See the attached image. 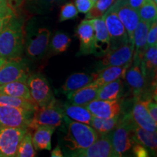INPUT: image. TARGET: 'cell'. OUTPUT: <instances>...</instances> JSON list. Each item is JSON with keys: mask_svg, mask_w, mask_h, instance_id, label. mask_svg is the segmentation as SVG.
I'll return each instance as SVG.
<instances>
[{"mask_svg": "<svg viewBox=\"0 0 157 157\" xmlns=\"http://www.w3.org/2000/svg\"><path fill=\"white\" fill-rule=\"evenodd\" d=\"M96 1H97V0H93V2H94V3H95Z\"/></svg>", "mask_w": 157, "mask_h": 157, "instance_id": "c3c4849f", "label": "cell"}, {"mask_svg": "<svg viewBox=\"0 0 157 157\" xmlns=\"http://www.w3.org/2000/svg\"><path fill=\"white\" fill-rule=\"evenodd\" d=\"M26 1L28 0H7V2L12 9L15 10L21 7ZM29 1H31V0H29Z\"/></svg>", "mask_w": 157, "mask_h": 157, "instance_id": "7bdbcfd3", "label": "cell"}, {"mask_svg": "<svg viewBox=\"0 0 157 157\" xmlns=\"http://www.w3.org/2000/svg\"><path fill=\"white\" fill-rule=\"evenodd\" d=\"M95 77V73H75L68 76L61 87L62 93L67 94L89 85Z\"/></svg>", "mask_w": 157, "mask_h": 157, "instance_id": "603a6c76", "label": "cell"}, {"mask_svg": "<svg viewBox=\"0 0 157 157\" xmlns=\"http://www.w3.org/2000/svg\"><path fill=\"white\" fill-rule=\"evenodd\" d=\"M31 97L37 107L48 105L55 98L46 78L41 74H29L26 82Z\"/></svg>", "mask_w": 157, "mask_h": 157, "instance_id": "5b68a950", "label": "cell"}, {"mask_svg": "<svg viewBox=\"0 0 157 157\" xmlns=\"http://www.w3.org/2000/svg\"><path fill=\"white\" fill-rule=\"evenodd\" d=\"M0 95L21 98L32 101L29 89L26 83L22 82H13L0 85Z\"/></svg>", "mask_w": 157, "mask_h": 157, "instance_id": "83f0119b", "label": "cell"}, {"mask_svg": "<svg viewBox=\"0 0 157 157\" xmlns=\"http://www.w3.org/2000/svg\"><path fill=\"white\" fill-rule=\"evenodd\" d=\"M123 93V83L120 78L103 84L98 88L97 99L119 100Z\"/></svg>", "mask_w": 157, "mask_h": 157, "instance_id": "4316f807", "label": "cell"}, {"mask_svg": "<svg viewBox=\"0 0 157 157\" xmlns=\"http://www.w3.org/2000/svg\"><path fill=\"white\" fill-rule=\"evenodd\" d=\"M111 7L117 13L118 17L126 29L129 42L134 47V33L140 21L137 11L132 8L127 3L126 0H116Z\"/></svg>", "mask_w": 157, "mask_h": 157, "instance_id": "8fae6325", "label": "cell"}, {"mask_svg": "<svg viewBox=\"0 0 157 157\" xmlns=\"http://www.w3.org/2000/svg\"><path fill=\"white\" fill-rule=\"evenodd\" d=\"M78 10L75 5L72 2L66 3L61 7L59 14V22L76 18L78 16Z\"/></svg>", "mask_w": 157, "mask_h": 157, "instance_id": "e575fe53", "label": "cell"}, {"mask_svg": "<svg viewBox=\"0 0 157 157\" xmlns=\"http://www.w3.org/2000/svg\"><path fill=\"white\" fill-rule=\"evenodd\" d=\"M76 35L80 43L79 54L90 55L95 52V31L90 19H84L78 24Z\"/></svg>", "mask_w": 157, "mask_h": 157, "instance_id": "e0dca14e", "label": "cell"}, {"mask_svg": "<svg viewBox=\"0 0 157 157\" xmlns=\"http://www.w3.org/2000/svg\"><path fill=\"white\" fill-rule=\"evenodd\" d=\"M131 66V65H130ZM130 66H107L102 68L99 71L95 73V77L90 85L100 87L103 84L111 82L119 78H124L126 71Z\"/></svg>", "mask_w": 157, "mask_h": 157, "instance_id": "ffe728a7", "label": "cell"}, {"mask_svg": "<svg viewBox=\"0 0 157 157\" xmlns=\"http://www.w3.org/2000/svg\"><path fill=\"white\" fill-rule=\"evenodd\" d=\"M116 0H97L90 10L86 13L85 19H93L101 17L109 7L115 2Z\"/></svg>", "mask_w": 157, "mask_h": 157, "instance_id": "836d02e7", "label": "cell"}, {"mask_svg": "<svg viewBox=\"0 0 157 157\" xmlns=\"http://www.w3.org/2000/svg\"><path fill=\"white\" fill-rule=\"evenodd\" d=\"M151 23L146 21H139L134 33V52L132 63L140 65L147 48V35Z\"/></svg>", "mask_w": 157, "mask_h": 157, "instance_id": "d6986e66", "label": "cell"}, {"mask_svg": "<svg viewBox=\"0 0 157 157\" xmlns=\"http://www.w3.org/2000/svg\"><path fill=\"white\" fill-rule=\"evenodd\" d=\"M102 17L105 21L111 39L110 50L129 42L126 29L118 17L117 13L111 7L104 13Z\"/></svg>", "mask_w": 157, "mask_h": 157, "instance_id": "30bf717a", "label": "cell"}, {"mask_svg": "<svg viewBox=\"0 0 157 157\" xmlns=\"http://www.w3.org/2000/svg\"><path fill=\"white\" fill-rule=\"evenodd\" d=\"M29 76V68L21 58L5 60L0 67V85L13 82L25 83Z\"/></svg>", "mask_w": 157, "mask_h": 157, "instance_id": "9c48e42d", "label": "cell"}, {"mask_svg": "<svg viewBox=\"0 0 157 157\" xmlns=\"http://www.w3.org/2000/svg\"><path fill=\"white\" fill-rule=\"evenodd\" d=\"M25 47L23 25L15 16L0 32V56L5 60L21 58Z\"/></svg>", "mask_w": 157, "mask_h": 157, "instance_id": "6da1fadb", "label": "cell"}, {"mask_svg": "<svg viewBox=\"0 0 157 157\" xmlns=\"http://www.w3.org/2000/svg\"><path fill=\"white\" fill-rule=\"evenodd\" d=\"M157 45L147 49L140 62L141 72L147 82L154 83L157 68Z\"/></svg>", "mask_w": 157, "mask_h": 157, "instance_id": "44dd1931", "label": "cell"}, {"mask_svg": "<svg viewBox=\"0 0 157 157\" xmlns=\"http://www.w3.org/2000/svg\"><path fill=\"white\" fill-rule=\"evenodd\" d=\"M51 156L52 157H62L63 156V152L60 149V146H57L56 148H54V150L51 152Z\"/></svg>", "mask_w": 157, "mask_h": 157, "instance_id": "ee69618b", "label": "cell"}, {"mask_svg": "<svg viewBox=\"0 0 157 157\" xmlns=\"http://www.w3.org/2000/svg\"><path fill=\"white\" fill-rule=\"evenodd\" d=\"M98 88L87 85L76 91L68 93L67 98L71 104L78 105H85L90 102L97 99Z\"/></svg>", "mask_w": 157, "mask_h": 157, "instance_id": "7402d4cb", "label": "cell"}, {"mask_svg": "<svg viewBox=\"0 0 157 157\" xmlns=\"http://www.w3.org/2000/svg\"><path fill=\"white\" fill-rule=\"evenodd\" d=\"M135 124L130 113L125 114L119 119L117 126L111 134V143L116 157L122 156L135 143L132 137V129Z\"/></svg>", "mask_w": 157, "mask_h": 157, "instance_id": "3957f363", "label": "cell"}, {"mask_svg": "<svg viewBox=\"0 0 157 157\" xmlns=\"http://www.w3.org/2000/svg\"><path fill=\"white\" fill-rule=\"evenodd\" d=\"M143 100H144L145 105H146V109L148 110V113H150L151 117L157 123V105L156 100H154L153 98H148Z\"/></svg>", "mask_w": 157, "mask_h": 157, "instance_id": "f35d334b", "label": "cell"}, {"mask_svg": "<svg viewBox=\"0 0 157 157\" xmlns=\"http://www.w3.org/2000/svg\"><path fill=\"white\" fill-rule=\"evenodd\" d=\"M157 45V23L156 21L151 23L147 35V48Z\"/></svg>", "mask_w": 157, "mask_h": 157, "instance_id": "74e56055", "label": "cell"}, {"mask_svg": "<svg viewBox=\"0 0 157 157\" xmlns=\"http://www.w3.org/2000/svg\"><path fill=\"white\" fill-rule=\"evenodd\" d=\"M71 156L77 157H116L111 134L100 135L99 138L91 146L82 150L74 151Z\"/></svg>", "mask_w": 157, "mask_h": 157, "instance_id": "5bb4252c", "label": "cell"}, {"mask_svg": "<svg viewBox=\"0 0 157 157\" xmlns=\"http://www.w3.org/2000/svg\"><path fill=\"white\" fill-rule=\"evenodd\" d=\"M93 0H75V6L78 12L81 13H87L93 7Z\"/></svg>", "mask_w": 157, "mask_h": 157, "instance_id": "ab89813d", "label": "cell"}, {"mask_svg": "<svg viewBox=\"0 0 157 157\" xmlns=\"http://www.w3.org/2000/svg\"><path fill=\"white\" fill-rule=\"evenodd\" d=\"M50 31L46 28H40L35 34L31 33L25 39L24 50L26 56L31 59L42 58L48 52L50 44Z\"/></svg>", "mask_w": 157, "mask_h": 157, "instance_id": "ba28073f", "label": "cell"}, {"mask_svg": "<svg viewBox=\"0 0 157 157\" xmlns=\"http://www.w3.org/2000/svg\"><path fill=\"white\" fill-rule=\"evenodd\" d=\"M29 131L25 127H0V157H14L24 135Z\"/></svg>", "mask_w": 157, "mask_h": 157, "instance_id": "8992f818", "label": "cell"}, {"mask_svg": "<svg viewBox=\"0 0 157 157\" xmlns=\"http://www.w3.org/2000/svg\"><path fill=\"white\" fill-rule=\"evenodd\" d=\"M7 0H0V7L7 4Z\"/></svg>", "mask_w": 157, "mask_h": 157, "instance_id": "f6af8a7d", "label": "cell"}, {"mask_svg": "<svg viewBox=\"0 0 157 157\" xmlns=\"http://www.w3.org/2000/svg\"><path fill=\"white\" fill-rule=\"evenodd\" d=\"M36 156V153L32 143V135L27 132L23 137L17 148V157H34Z\"/></svg>", "mask_w": 157, "mask_h": 157, "instance_id": "1f68e13d", "label": "cell"}, {"mask_svg": "<svg viewBox=\"0 0 157 157\" xmlns=\"http://www.w3.org/2000/svg\"><path fill=\"white\" fill-rule=\"evenodd\" d=\"M95 31V52L98 56H103L111 49V39L103 17L90 19Z\"/></svg>", "mask_w": 157, "mask_h": 157, "instance_id": "2e32d148", "label": "cell"}, {"mask_svg": "<svg viewBox=\"0 0 157 157\" xmlns=\"http://www.w3.org/2000/svg\"><path fill=\"white\" fill-rule=\"evenodd\" d=\"M68 128L64 140L71 151L82 150L91 146L99 138L100 135L93 127L87 124L71 121L67 117Z\"/></svg>", "mask_w": 157, "mask_h": 157, "instance_id": "7a4b0ae2", "label": "cell"}, {"mask_svg": "<svg viewBox=\"0 0 157 157\" xmlns=\"http://www.w3.org/2000/svg\"><path fill=\"white\" fill-rule=\"evenodd\" d=\"M63 109L55 99L48 105L37 107L28 126L29 129L35 130L40 126L58 127L61 126L64 120Z\"/></svg>", "mask_w": 157, "mask_h": 157, "instance_id": "277c9868", "label": "cell"}, {"mask_svg": "<svg viewBox=\"0 0 157 157\" xmlns=\"http://www.w3.org/2000/svg\"><path fill=\"white\" fill-rule=\"evenodd\" d=\"M15 16L14 10L12 9L7 3L0 7V32Z\"/></svg>", "mask_w": 157, "mask_h": 157, "instance_id": "d590c367", "label": "cell"}, {"mask_svg": "<svg viewBox=\"0 0 157 157\" xmlns=\"http://www.w3.org/2000/svg\"><path fill=\"white\" fill-rule=\"evenodd\" d=\"M71 44V38L67 34L62 32H57L52 37L50 44H49L50 52L57 55L66 52Z\"/></svg>", "mask_w": 157, "mask_h": 157, "instance_id": "f546056e", "label": "cell"}, {"mask_svg": "<svg viewBox=\"0 0 157 157\" xmlns=\"http://www.w3.org/2000/svg\"><path fill=\"white\" fill-rule=\"evenodd\" d=\"M140 21L151 23L157 18V4L153 0H146L142 7L137 10Z\"/></svg>", "mask_w": 157, "mask_h": 157, "instance_id": "d6a6232c", "label": "cell"}, {"mask_svg": "<svg viewBox=\"0 0 157 157\" xmlns=\"http://www.w3.org/2000/svg\"><path fill=\"white\" fill-rule=\"evenodd\" d=\"M132 137L135 143H140L149 149L153 154H156L157 146L156 132L146 130L135 124L132 129Z\"/></svg>", "mask_w": 157, "mask_h": 157, "instance_id": "d4e9b609", "label": "cell"}, {"mask_svg": "<svg viewBox=\"0 0 157 157\" xmlns=\"http://www.w3.org/2000/svg\"><path fill=\"white\" fill-rule=\"evenodd\" d=\"M132 152L135 154V156L137 157H147L149 156V154L150 152L148 151V149L145 147L143 145L140 144V143H135L133 145L132 147Z\"/></svg>", "mask_w": 157, "mask_h": 157, "instance_id": "60d3db41", "label": "cell"}, {"mask_svg": "<svg viewBox=\"0 0 157 157\" xmlns=\"http://www.w3.org/2000/svg\"><path fill=\"white\" fill-rule=\"evenodd\" d=\"M127 3L135 10H138L144 5L146 0H126Z\"/></svg>", "mask_w": 157, "mask_h": 157, "instance_id": "b9f144b4", "label": "cell"}, {"mask_svg": "<svg viewBox=\"0 0 157 157\" xmlns=\"http://www.w3.org/2000/svg\"><path fill=\"white\" fill-rule=\"evenodd\" d=\"M34 110L0 105V127H25L28 128Z\"/></svg>", "mask_w": 157, "mask_h": 157, "instance_id": "52a82bcc", "label": "cell"}, {"mask_svg": "<svg viewBox=\"0 0 157 157\" xmlns=\"http://www.w3.org/2000/svg\"><path fill=\"white\" fill-rule=\"evenodd\" d=\"M34 2V5L37 10L44 13L45 10L53 7L54 6L58 5L66 0H31Z\"/></svg>", "mask_w": 157, "mask_h": 157, "instance_id": "8d00e7d4", "label": "cell"}, {"mask_svg": "<svg viewBox=\"0 0 157 157\" xmlns=\"http://www.w3.org/2000/svg\"><path fill=\"white\" fill-rule=\"evenodd\" d=\"M0 105L22 108L29 110H35L37 108L36 104L32 101L5 95H0Z\"/></svg>", "mask_w": 157, "mask_h": 157, "instance_id": "4dcf8cb0", "label": "cell"}, {"mask_svg": "<svg viewBox=\"0 0 157 157\" xmlns=\"http://www.w3.org/2000/svg\"><path fill=\"white\" fill-rule=\"evenodd\" d=\"M134 47L130 43L120 45L118 48L110 50L102 58L101 66H125L132 64Z\"/></svg>", "mask_w": 157, "mask_h": 157, "instance_id": "4fadbf2b", "label": "cell"}, {"mask_svg": "<svg viewBox=\"0 0 157 157\" xmlns=\"http://www.w3.org/2000/svg\"><path fill=\"white\" fill-rule=\"evenodd\" d=\"M130 115L137 126L150 132H156L157 123L151 117L142 98L135 97Z\"/></svg>", "mask_w": 157, "mask_h": 157, "instance_id": "ac0fdd59", "label": "cell"}, {"mask_svg": "<svg viewBox=\"0 0 157 157\" xmlns=\"http://www.w3.org/2000/svg\"><path fill=\"white\" fill-rule=\"evenodd\" d=\"M54 130L55 127L49 126H40L35 129L32 135V143L35 150H50Z\"/></svg>", "mask_w": 157, "mask_h": 157, "instance_id": "cb8c5ba5", "label": "cell"}, {"mask_svg": "<svg viewBox=\"0 0 157 157\" xmlns=\"http://www.w3.org/2000/svg\"><path fill=\"white\" fill-rule=\"evenodd\" d=\"M130 66L127 68L124 78L132 90L135 97L146 99L148 98L147 95H148L154 99V93L150 92V89L148 88V82L141 72L140 65L132 63Z\"/></svg>", "mask_w": 157, "mask_h": 157, "instance_id": "7c38bea8", "label": "cell"}, {"mask_svg": "<svg viewBox=\"0 0 157 157\" xmlns=\"http://www.w3.org/2000/svg\"><path fill=\"white\" fill-rule=\"evenodd\" d=\"M153 1H154L155 3H156V4H157V0H153Z\"/></svg>", "mask_w": 157, "mask_h": 157, "instance_id": "7dc6e473", "label": "cell"}, {"mask_svg": "<svg viewBox=\"0 0 157 157\" xmlns=\"http://www.w3.org/2000/svg\"><path fill=\"white\" fill-rule=\"evenodd\" d=\"M63 111L66 117L71 120L90 125L93 116L84 105L66 104L63 107Z\"/></svg>", "mask_w": 157, "mask_h": 157, "instance_id": "484cf974", "label": "cell"}, {"mask_svg": "<svg viewBox=\"0 0 157 157\" xmlns=\"http://www.w3.org/2000/svg\"><path fill=\"white\" fill-rule=\"evenodd\" d=\"M5 59H4L3 58H2V57L0 56V67H1L2 65L4 63H5Z\"/></svg>", "mask_w": 157, "mask_h": 157, "instance_id": "bcb514c9", "label": "cell"}, {"mask_svg": "<svg viewBox=\"0 0 157 157\" xmlns=\"http://www.w3.org/2000/svg\"><path fill=\"white\" fill-rule=\"evenodd\" d=\"M119 123V117L111 119H102L93 117L90 126L97 131L99 135H105L111 133Z\"/></svg>", "mask_w": 157, "mask_h": 157, "instance_id": "f1b7e54d", "label": "cell"}, {"mask_svg": "<svg viewBox=\"0 0 157 157\" xmlns=\"http://www.w3.org/2000/svg\"><path fill=\"white\" fill-rule=\"evenodd\" d=\"M86 109L93 117L102 119L118 117L121 111V105L119 100L95 99L86 104Z\"/></svg>", "mask_w": 157, "mask_h": 157, "instance_id": "9a60e30c", "label": "cell"}]
</instances>
